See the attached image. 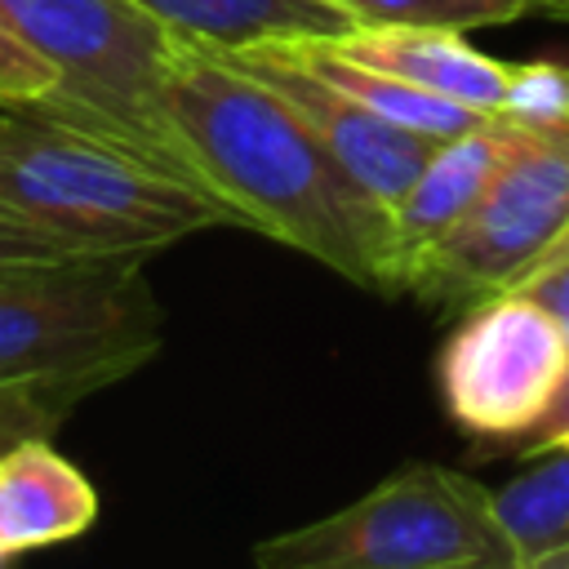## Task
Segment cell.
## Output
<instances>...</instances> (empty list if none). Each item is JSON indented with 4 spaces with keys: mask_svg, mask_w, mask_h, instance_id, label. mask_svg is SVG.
Here are the masks:
<instances>
[{
    "mask_svg": "<svg viewBox=\"0 0 569 569\" xmlns=\"http://www.w3.org/2000/svg\"><path fill=\"white\" fill-rule=\"evenodd\" d=\"M164 116L249 231H262L360 289L391 293V213L231 53L178 36Z\"/></svg>",
    "mask_w": 569,
    "mask_h": 569,
    "instance_id": "cell-1",
    "label": "cell"
},
{
    "mask_svg": "<svg viewBox=\"0 0 569 569\" xmlns=\"http://www.w3.org/2000/svg\"><path fill=\"white\" fill-rule=\"evenodd\" d=\"M147 253L0 276V453L58 431L80 400L142 369L164 342Z\"/></svg>",
    "mask_w": 569,
    "mask_h": 569,
    "instance_id": "cell-2",
    "label": "cell"
},
{
    "mask_svg": "<svg viewBox=\"0 0 569 569\" xmlns=\"http://www.w3.org/2000/svg\"><path fill=\"white\" fill-rule=\"evenodd\" d=\"M0 213L84 258L156 253L204 227H240L213 191L31 102L0 107Z\"/></svg>",
    "mask_w": 569,
    "mask_h": 569,
    "instance_id": "cell-3",
    "label": "cell"
},
{
    "mask_svg": "<svg viewBox=\"0 0 569 569\" xmlns=\"http://www.w3.org/2000/svg\"><path fill=\"white\" fill-rule=\"evenodd\" d=\"M0 27L58 71V89L31 107L204 187L164 116V71L178 40L164 22L133 0H0Z\"/></svg>",
    "mask_w": 569,
    "mask_h": 569,
    "instance_id": "cell-4",
    "label": "cell"
},
{
    "mask_svg": "<svg viewBox=\"0 0 569 569\" xmlns=\"http://www.w3.org/2000/svg\"><path fill=\"white\" fill-rule=\"evenodd\" d=\"M258 569H516L493 489L440 462H405L356 502L262 538Z\"/></svg>",
    "mask_w": 569,
    "mask_h": 569,
    "instance_id": "cell-5",
    "label": "cell"
},
{
    "mask_svg": "<svg viewBox=\"0 0 569 569\" xmlns=\"http://www.w3.org/2000/svg\"><path fill=\"white\" fill-rule=\"evenodd\" d=\"M569 240V120L529 124L480 200L427 244L400 293H418L445 307L476 302L516 289L538 262Z\"/></svg>",
    "mask_w": 569,
    "mask_h": 569,
    "instance_id": "cell-6",
    "label": "cell"
},
{
    "mask_svg": "<svg viewBox=\"0 0 569 569\" xmlns=\"http://www.w3.org/2000/svg\"><path fill=\"white\" fill-rule=\"evenodd\" d=\"M565 373V329L538 298L520 289L467 302L436 365L449 418L467 436L493 445H520L542 422Z\"/></svg>",
    "mask_w": 569,
    "mask_h": 569,
    "instance_id": "cell-7",
    "label": "cell"
},
{
    "mask_svg": "<svg viewBox=\"0 0 569 569\" xmlns=\"http://www.w3.org/2000/svg\"><path fill=\"white\" fill-rule=\"evenodd\" d=\"M222 53H231L253 80H262L347 164V173L382 204L400 200L405 187L422 173V164L440 147L436 138L413 133V129L360 107L356 98H347L342 89H333L329 80L307 71L284 49L280 36L276 40H258V44H240V49H222Z\"/></svg>",
    "mask_w": 569,
    "mask_h": 569,
    "instance_id": "cell-8",
    "label": "cell"
},
{
    "mask_svg": "<svg viewBox=\"0 0 569 569\" xmlns=\"http://www.w3.org/2000/svg\"><path fill=\"white\" fill-rule=\"evenodd\" d=\"M516 138H520L516 116L498 111V116L480 120L476 129L440 142L431 151V160L422 164V173L405 187V196L387 204V213H391V293H400L409 262L427 244H436L480 200L489 178L511 156Z\"/></svg>",
    "mask_w": 569,
    "mask_h": 569,
    "instance_id": "cell-9",
    "label": "cell"
},
{
    "mask_svg": "<svg viewBox=\"0 0 569 569\" xmlns=\"http://www.w3.org/2000/svg\"><path fill=\"white\" fill-rule=\"evenodd\" d=\"M333 49H342L356 62L382 67L427 93L467 102L476 111H507L516 67L502 58L480 53L462 31L453 27H400V22H356L342 36H329Z\"/></svg>",
    "mask_w": 569,
    "mask_h": 569,
    "instance_id": "cell-10",
    "label": "cell"
},
{
    "mask_svg": "<svg viewBox=\"0 0 569 569\" xmlns=\"http://www.w3.org/2000/svg\"><path fill=\"white\" fill-rule=\"evenodd\" d=\"M98 520V493L49 436L18 440L0 453V533L9 556L71 542Z\"/></svg>",
    "mask_w": 569,
    "mask_h": 569,
    "instance_id": "cell-11",
    "label": "cell"
},
{
    "mask_svg": "<svg viewBox=\"0 0 569 569\" xmlns=\"http://www.w3.org/2000/svg\"><path fill=\"white\" fill-rule=\"evenodd\" d=\"M284 49L307 67L316 71L320 80H329L333 89H342L347 98H356L360 107L413 129V133H427L436 142H449L467 129H476L480 120H489V111H476L467 102H453V98H440V93H427L382 67H369V62H356L347 58L342 49L329 44V36H280Z\"/></svg>",
    "mask_w": 569,
    "mask_h": 569,
    "instance_id": "cell-12",
    "label": "cell"
},
{
    "mask_svg": "<svg viewBox=\"0 0 569 569\" xmlns=\"http://www.w3.org/2000/svg\"><path fill=\"white\" fill-rule=\"evenodd\" d=\"M173 36L204 40L213 49H240L276 36H342L356 27L329 0H133Z\"/></svg>",
    "mask_w": 569,
    "mask_h": 569,
    "instance_id": "cell-13",
    "label": "cell"
},
{
    "mask_svg": "<svg viewBox=\"0 0 569 569\" xmlns=\"http://www.w3.org/2000/svg\"><path fill=\"white\" fill-rule=\"evenodd\" d=\"M493 516L516 569H560L569 556V445L538 449L525 471L493 489Z\"/></svg>",
    "mask_w": 569,
    "mask_h": 569,
    "instance_id": "cell-14",
    "label": "cell"
},
{
    "mask_svg": "<svg viewBox=\"0 0 569 569\" xmlns=\"http://www.w3.org/2000/svg\"><path fill=\"white\" fill-rule=\"evenodd\" d=\"M351 22H400V27H502L529 13L556 18L551 0H329Z\"/></svg>",
    "mask_w": 569,
    "mask_h": 569,
    "instance_id": "cell-15",
    "label": "cell"
},
{
    "mask_svg": "<svg viewBox=\"0 0 569 569\" xmlns=\"http://www.w3.org/2000/svg\"><path fill=\"white\" fill-rule=\"evenodd\" d=\"M507 116L529 120V124L569 120V67H556V62H525V67H516Z\"/></svg>",
    "mask_w": 569,
    "mask_h": 569,
    "instance_id": "cell-16",
    "label": "cell"
},
{
    "mask_svg": "<svg viewBox=\"0 0 569 569\" xmlns=\"http://www.w3.org/2000/svg\"><path fill=\"white\" fill-rule=\"evenodd\" d=\"M58 89V71L9 27H0V107L36 102Z\"/></svg>",
    "mask_w": 569,
    "mask_h": 569,
    "instance_id": "cell-17",
    "label": "cell"
},
{
    "mask_svg": "<svg viewBox=\"0 0 569 569\" xmlns=\"http://www.w3.org/2000/svg\"><path fill=\"white\" fill-rule=\"evenodd\" d=\"M76 258H84V253H76L62 240L0 213V276L4 271H31V267H58V262H76Z\"/></svg>",
    "mask_w": 569,
    "mask_h": 569,
    "instance_id": "cell-18",
    "label": "cell"
},
{
    "mask_svg": "<svg viewBox=\"0 0 569 569\" xmlns=\"http://www.w3.org/2000/svg\"><path fill=\"white\" fill-rule=\"evenodd\" d=\"M516 289L529 293V298H538V302L556 316V325L565 329V338H569V240H565L547 262H538Z\"/></svg>",
    "mask_w": 569,
    "mask_h": 569,
    "instance_id": "cell-19",
    "label": "cell"
},
{
    "mask_svg": "<svg viewBox=\"0 0 569 569\" xmlns=\"http://www.w3.org/2000/svg\"><path fill=\"white\" fill-rule=\"evenodd\" d=\"M560 445H569V373H565V382H560V391H556V400L547 405V413H542V422L520 440V449L525 453H538V449H560Z\"/></svg>",
    "mask_w": 569,
    "mask_h": 569,
    "instance_id": "cell-20",
    "label": "cell"
},
{
    "mask_svg": "<svg viewBox=\"0 0 569 569\" xmlns=\"http://www.w3.org/2000/svg\"><path fill=\"white\" fill-rule=\"evenodd\" d=\"M551 4H556V18L569 22V0H551Z\"/></svg>",
    "mask_w": 569,
    "mask_h": 569,
    "instance_id": "cell-21",
    "label": "cell"
},
{
    "mask_svg": "<svg viewBox=\"0 0 569 569\" xmlns=\"http://www.w3.org/2000/svg\"><path fill=\"white\" fill-rule=\"evenodd\" d=\"M0 560H9V542H4V533H0Z\"/></svg>",
    "mask_w": 569,
    "mask_h": 569,
    "instance_id": "cell-22",
    "label": "cell"
},
{
    "mask_svg": "<svg viewBox=\"0 0 569 569\" xmlns=\"http://www.w3.org/2000/svg\"><path fill=\"white\" fill-rule=\"evenodd\" d=\"M560 569H569V556H565V560H560Z\"/></svg>",
    "mask_w": 569,
    "mask_h": 569,
    "instance_id": "cell-23",
    "label": "cell"
}]
</instances>
